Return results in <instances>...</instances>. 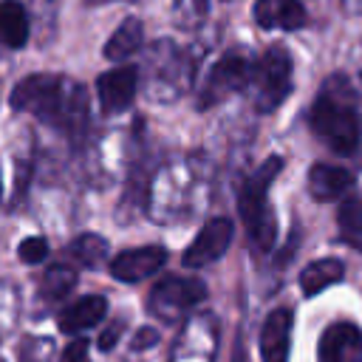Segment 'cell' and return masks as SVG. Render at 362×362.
Masks as SVG:
<instances>
[{"label": "cell", "instance_id": "obj_1", "mask_svg": "<svg viewBox=\"0 0 362 362\" xmlns=\"http://www.w3.org/2000/svg\"><path fill=\"white\" fill-rule=\"evenodd\" d=\"M11 107L28 110L51 124L76 127L85 122V93L76 85L62 82L51 74H31L11 90Z\"/></svg>", "mask_w": 362, "mask_h": 362}, {"label": "cell", "instance_id": "obj_2", "mask_svg": "<svg viewBox=\"0 0 362 362\" xmlns=\"http://www.w3.org/2000/svg\"><path fill=\"white\" fill-rule=\"evenodd\" d=\"M280 170H283V158L280 156H269L243 181L240 195H238V209H240V218L246 223V232L252 235V240L263 252L272 249V243H274V212L266 204V192H269V184L277 178Z\"/></svg>", "mask_w": 362, "mask_h": 362}, {"label": "cell", "instance_id": "obj_3", "mask_svg": "<svg viewBox=\"0 0 362 362\" xmlns=\"http://www.w3.org/2000/svg\"><path fill=\"white\" fill-rule=\"evenodd\" d=\"M308 122H311V130L334 153L348 156V153L356 150V144H359V119H356V110H354L348 96H339L331 88H325L314 99Z\"/></svg>", "mask_w": 362, "mask_h": 362}, {"label": "cell", "instance_id": "obj_4", "mask_svg": "<svg viewBox=\"0 0 362 362\" xmlns=\"http://www.w3.org/2000/svg\"><path fill=\"white\" fill-rule=\"evenodd\" d=\"M255 107L260 113H272L283 105L291 90V57L286 48H269L252 62L249 88Z\"/></svg>", "mask_w": 362, "mask_h": 362}, {"label": "cell", "instance_id": "obj_5", "mask_svg": "<svg viewBox=\"0 0 362 362\" xmlns=\"http://www.w3.org/2000/svg\"><path fill=\"white\" fill-rule=\"evenodd\" d=\"M252 57L240 54V51H229L223 54L206 74L198 105L201 107H215L218 102H223L226 96L246 90L249 88V76H252Z\"/></svg>", "mask_w": 362, "mask_h": 362}, {"label": "cell", "instance_id": "obj_6", "mask_svg": "<svg viewBox=\"0 0 362 362\" xmlns=\"http://www.w3.org/2000/svg\"><path fill=\"white\" fill-rule=\"evenodd\" d=\"M204 297H206L204 280H198V277H164L153 286L147 305L153 314H158L164 320H175L187 308L201 303Z\"/></svg>", "mask_w": 362, "mask_h": 362}, {"label": "cell", "instance_id": "obj_7", "mask_svg": "<svg viewBox=\"0 0 362 362\" xmlns=\"http://www.w3.org/2000/svg\"><path fill=\"white\" fill-rule=\"evenodd\" d=\"M229 243H232V221H229V218H212V221L195 235V240L187 246V252H184V266H187V269L209 266V263H215L218 257L226 255Z\"/></svg>", "mask_w": 362, "mask_h": 362}, {"label": "cell", "instance_id": "obj_8", "mask_svg": "<svg viewBox=\"0 0 362 362\" xmlns=\"http://www.w3.org/2000/svg\"><path fill=\"white\" fill-rule=\"evenodd\" d=\"M136 90H139V71L133 65L105 71L96 79V96L105 113H119L130 107V102L136 99Z\"/></svg>", "mask_w": 362, "mask_h": 362}, {"label": "cell", "instance_id": "obj_9", "mask_svg": "<svg viewBox=\"0 0 362 362\" xmlns=\"http://www.w3.org/2000/svg\"><path fill=\"white\" fill-rule=\"evenodd\" d=\"M167 263V249L164 246H139L119 252L110 260V274L122 283H139L150 274H156Z\"/></svg>", "mask_w": 362, "mask_h": 362}, {"label": "cell", "instance_id": "obj_10", "mask_svg": "<svg viewBox=\"0 0 362 362\" xmlns=\"http://www.w3.org/2000/svg\"><path fill=\"white\" fill-rule=\"evenodd\" d=\"M320 362H362V331L354 322H334L320 337Z\"/></svg>", "mask_w": 362, "mask_h": 362}, {"label": "cell", "instance_id": "obj_11", "mask_svg": "<svg viewBox=\"0 0 362 362\" xmlns=\"http://www.w3.org/2000/svg\"><path fill=\"white\" fill-rule=\"evenodd\" d=\"M255 23L260 28H280V31H294L305 25V8L300 0H255Z\"/></svg>", "mask_w": 362, "mask_h": 362}, {"label": "cell", "instance_id": "obj_12", "mask_svg": "<svg viewBox=\"0 0 362 362\" xmlns=\"http://www.w3.org/2000/svg\"><path fill=\"white\" fill-rule=\"evenodd\" d=\"M288 334H291V311L274 308L260 331V356L263 362H288Z\"/></svg>", "mask_w": 362, "mask_h": 362}, {"label": "cell", "instance_id": "obj_13", "mask_svg": "<svg viewBox=\"0 0 362 362\" xmlns=\"http://www.w3.org/2000/svg\"><path fill=\"white\" fill-rule=\"evenodd\" d=\"M354 184V175L337 164H314L308 173V189L317 201H337Z\"/></svg>", "mask_w": 362, "mask_h": 362}, {"label": "cell", "instance_id": "obj_14", "mask_svg": "<svg viewBox=\"0 0 362 362\" xmlns=\"http://www.w3.org/2000/svg\"><path fill=\"white\" fill-rule=\"evenodd\" d=\"M107 311V300L102 294H88L76 303H71L62 314H59V328L65 334H79L90 325H96Z\"/></svg>", "mask_w": 362, "mask_h": 362}, {"label": "cell", "instance_id": "obj_15", "mask_svg": "<svg viewBox=\"0 0 362 362\" xmlns=\"http://www.w3.org/2000/svg\"><path fill=\"white\" fill-rule=\"evenodd\" d=\"M342 277H345V263L337 260V257H322V260L308 263L300 272V288H303L305 297H314V294L325 291L328 286L339 283Z\"/></svg>", "mask_w": 362, "mask_h": 362}, {"label": "cell", "instance_id": "obj_16", "mask_svg": "<svg viewBox=\"0 0 362 362\" xmlns=\"http://www.w3.org/2000/svg\"><path fill=\"white\" fill-rule=\"evenodd\" d=\"M28 40V14L20 0L0 3V42L8 48H20Z\"/></svg>", "mask_w": 362, "mask_h": 362}, {"label": "cell", "instance_id": "obj_17", "mask_svg": "<svg viewBox=\"0 0 362 362\" xmlns=\"http://www.w3.org/2000/svg\"><path fill=\"white\" fill-rule=\"evenodd\" d=\"M141 40H144V25H141V20H139V17H127V20L110 34V40L105 42V57L113 59V62H122V59H127L130 54L139 51Z\"/></svg>", "mask_w": 362, "mask_h": 362}, {"label": "cell", "instance_id": "obj_18", "mask_svg": "<svg viewBox=\"0 0 362 362\" xmlns=\"http://www.w3.org/2000/svg\"><path fill=\"white\" fill-rule=\"evenodd\" d=\"M339 235L345 243H351L356 252H362V201L359 198H345L337 212Z\"/></svg>", "mask_w": 362, "mask_h": 362}, {"label": "cell", "instance_id": "obj_19", "mask_svg": "<svg viewBox=\"0 0 362 362\" xmlns=\"http://www.w3.org/2000/svg\"><path fill=\"white\" fill-rule=\"evenodd\" d=\"M74 286H76V272L71 266H65V263H57L42 274V286L40 288H42L45 300H62Z\"/></svg>", "mask_w": 362, "mask_h": 362}, {"label": "cell", "instance_id": "obj_20", "mask_svg": "<svg viewBox=\"0 0 362 362\" xmlns=\"http://www.w3.org/2000/svg\"><path fill=\"white\" fill-rule=\"evenodd\" d=\"M107 255V243L99 235H79L71 243V257L79 260L82 266H99Z\"/></svg>", "mask_w": 362, "mask_h": 362}, {"label": "cell", "instance_id": "obj_21", "mask_svg": "<svg viewBox=\"0 0 362 362\" xmlns=\"http://www.w3.org/2000/svg\"><path fill=\"white\" fill-rule=\"evenodd\" d=\"M45 255H48V240L40 235L25 238L20 243V260H25V263H40V260H45Z\"/></svg>", "mask_w": 362, "mask_h": 362}, {"label": "cell", "instance_id": "obj_22", "mask_svg": "<svg viewBox=\"0 0 362 362\" xmlns=\"http://www.w3.org/2000/svg\"><path fill=\"white\" fill-rule=\"evenodd\" d=\"M122 331H124V322H113L110 328H105V331L99 334V342H96V345H99L102 351H110V348H113V345L119 342Z\"/></svg>", "mask_w": 362, "mask_h": 362}, {"label": "cell", "instance_id": "obj_23", "mask_svg": "<svg viewBox=\"0 0 362 362\" xmlns=\"http://www.w3.org/2000/svg\"><path fill=\"white\" fill-rule=\"evenodd\" d=\"M62 362H88V342H85V339H74V342L65 348Z\"/></svg>", "mask_w": 362, "mask_h": 362}, {"label": "cell", "instance_id": "obj_24", "mask_svg": "<svg viewBox=\"0 0 362 362\" xmlns=\"http://www.w3.org/2000/svg\"><path fill=\"white\" fill-rule=\"evenodd\" d=\"M158 342V331L156 328H139L136 331V339H133V351H147Z\"/></svg>", "mask_w": 362, "mask_h": 362}, {"label": "cell", "instance_id": "obj_25", "mask_svg": "<svg viewBox=\"0 0 362 362\" xmlns=\"http://www.w3.org/2000/svg\"><path fill=\"white\" fill-rule=\"evenodd\" d=\"M235 362H243V342H235Z\"/></svg>", "mask_w": 362, "mask_h": 362}]
</instances>
